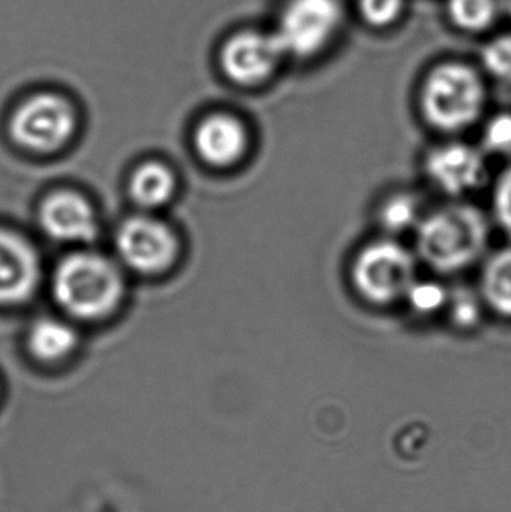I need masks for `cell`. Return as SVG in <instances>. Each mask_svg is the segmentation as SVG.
<instances>
[{
  "mask_svg": "<svg viewBox=\"0 0 511 512\" xmlns=\"http://www.w3.org/2000/svg\"><path fill=\"white\" fill-rule=\"evenodd\" d=\"M38 276L33 249L17 234L0 230V303L26 300L35 289Z\"/></svg>",
  "mask_w": 511,
  "mask_h": 512,
  "instance_id": "11",
  "label": "cell"
},
{
  "mask_svg": "<svg viewBox=\"0 0 511 512\" xmlns=\"http://www.w3.org/2000/svg\"><path fill=\"white\" fill-rule=\"evenodd\" d=\"M501 5L506 9L507 14L511 17V0H501Z\"/></svg>",
  "mask_w": 511,
  "mask_h": 512,
  "instance_id": "24",
  "label": "cell"
},
{
  "mask_svg": "<svg viewBox=\"0 0 511 512\" xmlns=\"http://www.w3.org/2000/svg\"><path fill=\"white\" fill-rule=\"evenodd\" d=\"M488 155L482 147L462 141L440 144L425 159V174L440 194L461 200L482 188L489 177Z\"/></svg>",
  "mask_w": 511,
  "mask_h": 512,
  "instance_id": "7",
  "label": "cell"
},
{
  "mask_svg": "<svg viewBox=\"0 0 511 512\" xmlns=\"http://www.w3.org/2000/svg\"><path fill=\"white\" fill-rule=\"evenodd\" d=\"M57 303L78 318L108 315L122 297L116 267L98 255L69 256L57 267L53 282Z\"/></svg>",
  "mask_w": 511,
  "mask_h": 512,
  "instance_id": "3",
  "label": "cell"
},
{
  "mask_svg": "<svg viewBox=\"0 0 511 512\" xmlns=\"http://www.w3.org/2000/svg\"><path fill=\"white\" fill-rule=\"evenodd\" d=\"M479 292L488 309L511 319V245L483 259Z\"/></svg>",
  "mask_w": 511,
  "mask_h": 512,
  "instance_id": "13",
  "label": "cell"
},
{
  "mask_svg": "<svg viewBox=\"0 0 511 512\" xmlns=\"http://www.w3.org/2000/svg\"><path fill=\"white\" fill-rule=\"evenodd\" d=\"M174 192V177L164 165H143L132 176L131 194L144 207H158L167 203Z\"/></svg>",
  "mask_w": 511,
  "mask_h": 512,
  "instance_id": "16",
  "label": "cell"
},
{
  "mask_svg": "<svg viewBox=\"0 0 511 512\" xmlns=\"http://www.w3.org/2000/svg\"><path fill=\"white\" fill-rule=\"evenodd\" d=\"M341 18L338 0H291L282 12L275 38L284 53L314 56L335 36Z\"/></svg>",
  "mask_w": 511,
  "mask_h": 512,
  "instance_id": "5",
  "label": "cell"
},
{
  "mask_svg": "<svg viewBox=\"0 0 511 512\" xmlns=\"http://www.w3.org/2000/svg\"><path fill=\"white\" fill-rule=\"evenodd\" d=\"M416 252L393 237L375 240L354 258L351 279L363 300L377 306H389L404 300L410 286L419 277Z\"/></svg>",
  "mask_w": 511,
  "mask_h": 512,
  "instance_id": "4",
  "label": "cell"
},
{
  "mask_svg": "<svg viewBox=\"0 0 511 512\" xmlns=\"http://www.w3.org/2000/svg\"><path fill=\"white\" fill-rule=\"evenodd\" d=\"M485 307L479 289L456 286L450 289L446 313L455 327L470 330L482 321Z\"/></svg>",
  "mask_w": 511,
  "mask_h": 512,
  "instance_id": "18",
  "label": "cell"
},
{
  "mask_svg": "<svg viewBox=\"0 0 511 512\" xmlns=\"http://www.w3.org/2000/svg\"><path fill=\"white\" fill-rule=\"evenodd\" d=\"M77 336L65 322L42 319L33 325L29 334L30 351L45 361L66 357L74 349Z\"/></svg>",
  "mask_w": 511,
  "mask_h": 512,
  "instance_id": "15",
  "label": "cell"
},
{
  "mask_svg": "<svg viewBox=\"0 0 511 512\" xmlns=\"http://www.w3.org/2000/svg\"><path fill=\"white\" fill-rule=\"evenodd\" d=\"M492 215L501 230L511 236V161L495 182Z\"/></svg>",
  "mask_w": 511,
  "mask_h": 512,
  "instance_id": "22",
  "label": "cell"
},
{
  "mask_svg": "<svg viewBox=\"0 0 511 512\" xmlns=\"http://www.w3.org/2000/svg\"><path fill=\"white\" fill-rule=\"evenodd\" d=\"M501 6V0H450V15L462 29L482 30L494 23Z\"/></svg>",
  "mask_w": 511,
  "mask_h": 512,
  "instance_id": "19",
  "label": "cell"
},
{
  "mask_svg": "<svg viewBox=\"0 0 511 512\" xmlns=\"http://www.w3.org/2000/svg\"><path fill=\"white\" fill-rule=\"evenodd\" d=\"M402 0H360L363 17L374 26H387L399 15Z\"/></svg>",
  "mask_w": 511,
  "mask_h": 512,
  "instance_id": "23",
  "label": "cell"
},
{
  "mask_svg": "<svg viewBox=\"0 0 511 512\" xmlns=\"http://www.w3.org/2000/svg\"><path fill=\"white\" fill-rule=\"evenodd\" d=\"M480 147L488 156L511 161V113L495 114L485 123Z\"/></svg>",
  "mask_w": 511,
  "mask_h": 512,
  "instance_id": "20",
  "label": "cell"
},
{
  "mask_svg": "<svg viewBox=\"0 0 511 512\" xmlns=\"http://www.w3.org/2000/svg\"><path fill=\"white\" fill-rule=\"evenodd\" d=\"M282 51L275 35L243 32L222 48L221 65L225 75L240 86H257L278 66Z\"/></svg>",
  "mask_w": 511,
  "mask_h": 512,
  "instance_id": "9",
  "label": "cell"
},
{
  "mask_svg": "<svg viewBox=\"0 0 511 512\" xmlns=\"http://www.w3.org/2000/svg\"><path fill=\"white\" fill-rule=\"evenodd\" d=\"M74 126V110L66 99L53 93H39L15 111L11 131L15 141L26 149L50 152L68 141Z\"/></svg>",
  "mask_w": 511,
  "mask_h": 512,
  "instance_id": "6",
  "label": "cell"
},
{
  "mask_svg": "<svg viewBox=\"0 0 511 512\" xmlns=\"http://www.w3.org/2000/svg\"><path fill=\"white\" fill-rule=\"evenodd\" d=\"M483 63L492 77L511 84V35L489 42L483 51Z\"/></svg>",
  "mask_w": 511,
  "mask_h": 512,
  "instance_id": "21",
  "label": "cell"
},
{
  "mask_svg": "<svg viewBox=\"0 0 511 512\" xmlns=\"http://www.w3.org/2000/svg\"><path fill=\"white\" fill-rule=\"evenodd\" d=\"M450 288L435 279L414 280L405 294L407 306L419 316H435L446 312Z\"/></svg>",
  "mask_w": 511,
  "mask_h": 512,
  "instance_id": "17",
  "label": "cell"
},
{
  "mask_svg": "<svg viewBox=\"0 0 511 512\" xmlns=\"http://www.w3.org/2000/svg\"><path fill=\"white\" fill-rule=\"evenodd\" d=\"M41 224L48 236L60 242H89L96 236L92 209L71 192L51 195L42 204Z\"/></svg>",
  "mask_w": 511,
  "mask_h": 512,
  "instance_id": "12",
  "label": "cell"
},
{
  "mask_svg": "<svg viewBox=\"0 0 511 512\" xmlns=\"http://www.w3.org/2000/svg\"><path fill=\"white\" fill-rule=\"evenodd\" d=\"M426 215L422 198L414 192H398L381 204L378 221L390 237L413 231L416 233Z\"/></svg>",
  "mask_w": 511,
  "mask_h": 512,
  "instance_id": "14",
  "label": "cell"
},
{
  "mask_svg": "<svg viewBox=\"0 0 511 512\" xmlns=\"http://www.w3.org/2000/svg\"><path fill=\"white\" fill-rule=\"evenodd\" d=\"M195 149L213 167H233L249 149V132L243 122L230 114L206 117L195 131Z\"/></svg>",
  "mask_w": 511,
  "mask_h": 512,
  "instance_id": "10",
  "label": "cell"
},
{
  "mask_svg": "<svg viewBox=\"0 0 511 512\" xmlns=\"http://www.w3.org/2000/svg\"><path fill=\"white\" fill-rule=\"evenodd\" d=\"M485 86L465 65L449 63L431 72L422 90V111L429 125L446 134L471 128L485 108Z\"/></svg>",
  "mask_w": 511,
  "mask_h": 512,
  "instance_id": "2",
  "label": "cell"
},
{
  "mask_svg": "<svg viewBox=\"0 0 511 512\" xmlns=\"http://www.w3.org/2000/svg\"><path fill=\"white\" fill-rule=\"evenodd\" d=\"M416 255L435 273L458 274L486 258L491 219L464 201L426 212L416 230Z\"/></svg>",
  "mask_w": 511,
  "mask_h": 512,
  "instance_id": "1",
  "label": "cell"
},
{
  "mask_svg": "<svg viewBox=\"0 0 511 512\" xmlns=\"http://www.w3.org/2000/svg\"><path fill=\"white\" fill-rule=\"evenodd\" d=\"M123 261L140 273L165 270L177 255V240L170 228L147 218L126 221L117 234Z\"/></svg>",
  "mask_w": 511,
  "mask_h": 512,
  "instance_id": "8",
  "label": "cell"
}]
</instances>
